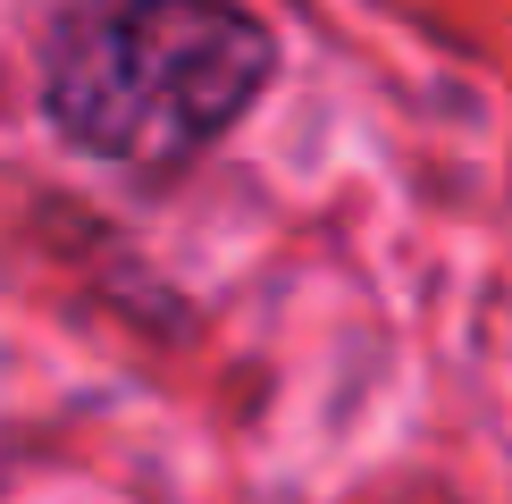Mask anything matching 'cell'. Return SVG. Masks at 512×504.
I'll list each match as a JSON object with an SVG mask.
<instances>
[{"mask_svg": "<svg viewBox=\"0 0 512 504\" xmlns=\"http://www.w3.org/2000/svg\"><path fill=\"white\" fill-rule=\"evenodd\" d=\"M269 84V34L236 0H93L51 34L42 110L93 160H194Z\"/></svg>", "mask_w": 512, "mask_h": 504, "instance_id": "cell-1", "label": "cell"}]
</instances>
